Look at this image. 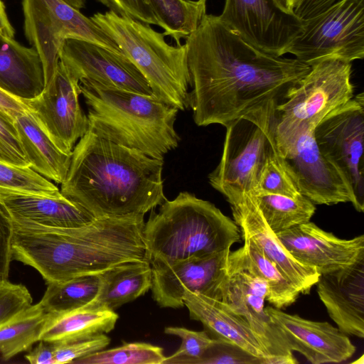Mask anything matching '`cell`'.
Instances as JSON below:
<instances>
[{"instance_id": "44", "label": "cell", "mask_w": 364, "mask_h": 364, "mask_svg": "<svg viewBox=\"0 0 364 364\" xmlns=\"http://www.w3.org/2000/svg\"><path fill=\"white\" fill-rule=\"evenodd\" d=\"M25 358L31 364H55V346L40 341L38 345L25 355Z\"/></svg>"}, {"instance_id": "50", "label": "cell", "mask_w": 364, "mask_h": 364, "mask_svg": "<svg viewBox=\"0 0 364 364\" xmlns=\"http://www.w3.org/2000/svg\"><path fill=\"white\" fill-rule=\"evenodd\" d=\"M203 1H205V2H206V1H207V0H203Z\"/></svg>"}, {"instance_id": "9", "label": "cell", "mask_w": 364, "mask_h": 364, "mask_svg": "<svg viewBox=\"0 0 364 364\" xmlns=\"http://www.w3.org/2000/svg\"><path fill=\"white\" fill-rule=\"evenodd\" d=\"M25 36L42 62L45 85L53 78L66 39L89 41L125 55L91 18L63 0H23Z\"/></svg>"}, {"instance_id": "10", "label": "cell", "mask_w": 364, "mask_h": 364, "mask_svg": "<svg viewBox=\"0 0 364 364\" xmlns=\"http://www.w3.org/2000/svg\"><path fill=\"white\" fill-rule=\"evenodd\" d=\"M303 21L302 33L286 53L311 67L328 60L351 63L363 58L364 0H338Z\"/></svg>"}, {"instance_id": "45", "label": "cell", "mask_w": 364, "mask_h": 364, "mask_svg": "<svg viewBox=\"0 0 364 364\" xmlns=\"http://www.w3.org/2000/svg\"><path fill=\"white\" fill-rule=\"evenodd\" d=\"M0 109L14 120L22 113L28 111L23 102L0 89Z\"/></svg>"}, {"instance_id": "33", "label": "cell", "mask_w": 364, "mask_h": 364, "mask_svg": "<svg viewBox=\"0 0 364 364\" xmlns=\"http://www.w3.org/2000/svg\"><path fill=\"white\" fill-rule=\"evenodd\" d=\"M162 348L147 343H124L76 360L77 364H163L166 358Z\"/></svg>"}, {"instance_id": "25", "label": "cell", "mask_w": 364, "mask_h": 364, "mask_svg": "<svg viewBox=\"0 0 364 364\" xmlns=\"http://www.w3.org/2000/svg\"><path fill=\"white\" fill-rule=\"evenodd\" d=\"M14 123L30 167L48 180L60 184L63 183L69 171L72 154L61 151L29 111L18 115Z\"/></svg>"}, {"instance_id": "37", "label": "cell", "mask_w": 364, "mask_h": 364, "mask_svg": "<svg viewBox=\"0 0 364 364\" xmlns=\"http://www.w3.org/2000/svg\"><path fill=\"white\" fill-rule=\"evenodd\" d=\"M265 358L257 357L236 343L213 338L196 364H265Z\"/></svg>"}, {"instance_id": "15", "label": "cell", "mask_w": 364, "mask_h": 364, "mask_svg": "<svg viewBox=\"0 0 364 364\" xmlns=\"http://www.w3.org/2000/svg\"><path fill=\"white\" fill-rule=\"evenodd\" d=\"M220 18L245 41L277 56L286 54L304 28L303 19L272 0H225Z\"/></svg>"}, {"instance_id": "30", "label": "cell", "mask_w": 364, "mask_h": 364, "mask_svg": "<svg viewBox=\"0 0 364 364\" xmlns=\"http://www.w3.org/2000/svg\"><path fill=\"white\" fill-rule=\"evenodd\" d=\"M164 30V35L173 38L177 46L198 26L206 14V2L203 0H146Z\"/></svg>"}, {"instance_id": "14", "label": "cell", "mask_w": 364, "mask_h": 364, "mask_svg": "<svg viewBox=\"0 0 364 364\" xmlns=\"http://www.w3.org/2000/svg\"><path fill=\"white\" fill-rule=\"evenodd\" d=\"M230 249L173 262L151 261L154 300L164 308L184 306L186 291L221 301Z\"/></svg>"}, {"instance_id": "46", "label": "cell", "mask_w": 364, "mask_h": 364, "mask_svg": "<svg viewBox=\"0 0 364 364\" xmlns=\"http://www.w3.org/2000/svg\"><path fill=\"white\" fill-rule=\"evenodd\" d=\"M14 29L10 23L4 3L0 0V34L6 37L14 38Z\"/></svg>"}, {"instance_id": "5", "label": "cell", "mask_w": 364, "mask_h": 364, "mask_svg": "<svg viewBox=\"0 0 364 364\" xmlns=\"http://www.w3.org/2000/svg\"><path fill=\"white\" fill-rule=\"evenodd\" d=\"M149 262H173L230 249L239 227L213 203L187 191L166 200L144 224Z\"/></svg>"}, {"instance_id": "24", "label": "cell", "mask_w": 364, "mask_h": 364, "mask_svg": "<svg viewBox=\"0 0 364 364\" xmlns=\"http://www.w3.org/2000/svg\"><path fill=\"white\" fill-rule=\"evenodd\" d=\"M44 87L43 68L36 50L0 34V89L25 100L38 95Z\"/></svg>"}, {"instance_id": "16", "label": "cell", "mask_w": 364, "mask_h": 364, "mask_svg": "<svg viewBox=\"0 0 364 364\" xmlns=\"http://www.w3.org/2000/svg\"><path fill=\"white\" fill-rule=\"evenodd\" d=\"M59 60L79 82L88 80L141 94H153L146 78L126 55L95 43L66 39L60 48Z\"/></svg>"}, {"instance_id": "38", "label": "cell", "mask_w": 364, "mask_h": 364, "mask_svg": "<svg viewBox=\"0 0 364 364\" xmlns=\"http://www.w3.org/2000/svg\"><path fill=\"white\" fill-rule=\"evenodd\" d=\"M28 289L23 284L7 279L0 281V325L32 304Z\"/></svg>"}, {"instance_id": "42", "label": "cell", "mask_w": 364, "mask_h": 364, "mask_svg": "<svg viewBox=\"0 0 364 364\" xmlns=\"http://www.w3.org/2000/svg\"><path fill=\"white\" fill-rule=\"evenodd\" d=\"M13 224L11 219L0 208V281L7 279L12 259Z\"/></svg>"}, {"instance_id": "29", "label": "cell", "mask_w": 364, "mask_h": 364, "mask_svg": "<svg viewBox=\"0 0 364 364\" xmlns=\"http://www.w3.org/2000/svg\"><path fill=\"white\" fill-rule=\"evenodd\" d=\"M268 226L276 233L309 222L316 206L303 195L294 198L249 193Z\"/></svg>"}, {"instance_id": "47", "label": "cell", "mask_w": 364, "mask_h": 364, "mask_svg": "<svg viewBox=\"0 0 364 364\" xmlns=\"http://www.w3.org/2000/svg\"><path fill=\"white\" fill-rule=\"evenodd\" d=\"M274 4L282 11L292 13L296 0H272Z\"/></svg>"}, {"instance_id": "26", "label": "cell", "mask_w": 364, "mask_h": 364, "mask_svg": "<svg viewBox=\"0 0 364 364\" xmlns=\"http://www.w3.org/2000/svg\"><path fill=\"white\" fill-rule=\"evenodd\" d=\"M118 318L114 311L87 306L49 314L40 341L55 345L85 341L112 331Z\"/></svg>"}, {"instance_id": "1", "label": "cell", "mask_w": 364, "mask_h": 364, "mask_svg": "<svg viewBox=\"0 0 364 364\" xmlns=\"http://www.w3.org/2000/svg\"><path fill=\"white\" fill-rule=\"evenodd\" d=\"M185 44L189 106L198 126L226 127L269 103H281L311 70L296 58L259 50L219 16L205 14Z\"/></svg>"}, {"instance_id": "13", "label": "cell", "mask_w": 364, "mask_h": 364, "mask_svg": "<svg viewBox=\"0 0 364 364\" xmlns=\"http://www.w3.org/2000/svg\"><path fill=\"white\" fill-rule=\"evenodd\" d=\"M79 80L59 60L51 80L31 100H22L38 124L63 152L72 154L76 142L89 130L82 109Z\"/></svg>"}, {"instance_id": "22", "label": "cell", "mask_w": 364, "mask_h": 364, "mask_svg": "<svg viewBox=\"0 0 364 364\" xmlns=\"http://www.w3.org/2000/svg\"><path fill=\"white\" fill-rule=\"evenodd\" d=\"M0 205L11 220L48 226L75 227L95 219L62 193L53 196L0 188Z\"/></svg>"}, {"instance_id": "18", "label": "cell", "mask_w": 364, "mask_h": 364, "mask_svg": "<svg viewBox=\"0 0 364 364\" xmlns=\"http://www.w3.org/2000/svg\"><path fill=\"white\" fill-rule=\"evenodd\" d=\"M276 235L294 259L320 274L364 259V235L342 239L310 221Z\"/></svg>"}, {"instance_id": "11", "label": "cell", "mask_w": 364, "mask_h": 364, "mask_svg": "<svg viewBox=\"0 0 364 364\" xmlns=\"http://www.w3.org/2000/svg\"><path fill=\"white\" fill-rule=\"evenodd\" d=\"M314 136L320 152L348 183L353 196V207L363 212V93L327 114L314 129Z\"/></svg>"}, {"instance_id": "31", "label": "cell", "mask_w": 364, "mask_h": 364, "mask_svg": "<svg viewBox=\"0 0 364 364\" xmlns=\"http://www.w3.org/2000/svg\"><path fill=\"white\" fill-rule=\"evenodd\" d=\"M101 284L99 274L75 277L47 284L39 301L48 314H60L90 304L97 296Z\"/></svg>"}, {"instance_id": "7", "label": "cell", "mask_w": 364, "mask_h": 364, "mask_svg": "<svg viewBox=\"0 0 364 364\" xmlns=\"http://www.w3.org/2000/svg\"><path fill=\"white\" fill-rule=\"evenodd\" d=\"M278 104L269 103L225 127L222 156L208 181L229 203L252 191L267 161L279 154L275 139Z\"/></svg>"}, {"instance_id": "49", "label": "cell", "mask_w": 364, "mask_h": 364, "mask_svg": "<svg viewBox=\"0 0 364 364\" xmlns=\"http://www.w3.org/2000/svg\"><path fill=\"white\" fill-rule=\"evenodd\" d=\"M0 160L7 162V163H9V164H11L10 162L9 159H8V157L4 154H3L1 151H0Z\"/></svg>"}, {"instance_id": "3", "label": "cell", "mask_w": 364, "mask_h": 364, "mask_svg": "<svg viewBox=\"0 0 364 364\" xmlns=\"http://www.w3.org/2000/svg\"><path fill=\"white\" fill-rule=\"evenodd\" d=\"M164 159L88 130L75 144L60 192L95 218L144 215L166 200Z\"/></svg>"}, {"instance_id": "4", "label": "cell", "mask_w": 364, "mask_h": 364, "mask_svg": "<svg viewBox=\"0 0 364 364\" xmlns=\"http://www.w3.org/2000/svg\"><path fill=\"white\" fill-rule=\"evenodd\" d=\"M88 109L89 130L117 144L164 159L178 145V112L154 94L80 81Z\"/></svg>"}, {"instance_id": "39", "label": "cell", "mask_w": 364, "mask_h": 364, "mask_svg": "<svg viewBox=\"0 0 364 364\" xmlns=\"http://www.w3.org/2000/svg\"><path fill=\"white\" fill-rule=\"evenodd\" d=\"M110 338L105 333L91 338L55 346V364L73 363L76 360L105 349Z\"/></svg>"}, {"instance_id": "40", "label": "cell", "mask_w": 364, "mask_h": 364, "mask_svg": "<svg viewBox=\"0 0 364 364\" xmlns=\"http://www.w3.org/2000/svg\"><path fill=\"white\" fill-rule=\"evenodd\" d=\"M0 151L12 164L30 167L23 151L14 119L0 109Z\"/></svg>"}, {"instance_id": "32", "label": "cell", "mask_w": 364, "mask_h": 364, "mask_svg": "<svg viewBox=\"0 0 364 364\" xmlns=\"http://www.w3.org/2000/svg\"><path fill=\"white\" fill-rule=\"evenodd\" d=\"M241 237L250 262L267 284L266 300L279 309L294 304L300 294L298 289L247 236L241 235Z\"/></svg>"}, {"instance_id": "23", "label": "cell", "mask_w": 364, "mask_h": 364, "mask_svg": "<svg viewBox=\"0 0 364 364\" xmlns=\"http://www.w3.org/2000/svg\"><path fill=\"white\" fill-rule=\"evenodd\" d=\"M183 303L191 318L200 321L212 338L233 342L257 357L268 358L247 323L220 301L186 291Z\"/></svg>"}, {"instance_id": "43", "label": "cell", "mask_w": 364, "mask_h": 364, "mask_svg": "<svg viewBox=\"0 0 364 364\" xmlns=\"http://www.w3.org/2000/svg\"><path fill=\"white\" fill-rule=\"evenodd\" d=\"M338 0H296L292 13L300 19L313 17Z\"/></svg>"}, {"instance_id": "34", "label": "cell", "mask_w": 364, "mask_h": 364, "mask_svg": "<svg viewBox=\"0 0 364 364\" xmlns=\"http://www.w3.org/2000/svg\"><path fill=\"white\" fill-rule=\"evenodd\" d=\"M0 188L46 196L61 194L55 185L31 167L16 166L1 160Z\"/></svg>"}, {"instance_id": "12", "label": "cell", "mask_w": 364, "mask_h": 364, "mask_svg": "<svg viewBox=\"0 0 364 364\" xmlns=\"http://www.w3.org/2000/svg\"><path fill=\"white\" fill-rule=\"evenodd\" d=\"M266 282L256 272L244 246L230 252L221 302L242 318L268 357L293 356L285 340L265 311Z\"/></svg>"}, {"instance_id": "21", "label": "cell", "mask_w": 364, "mask_h": 364, "mask_svg": "<svg viewBox=\"0 0 364 364\" xmlns=\"http://www.w3.org/2000/svg\"><path fill=\"white\" fill-rule=\"evenodd\" d=\"M230 205L241 235L247 236L274 262L300 294H309L320 276L317 270L300 263L288 252L247 194Z\"/></svg>"}, {"instance_id": "28", "label": "cell", "mask_w": 364, "mask_h": 364, "mask_svg": "<svg viewBox=\"0 0 364 364\" xmlns=\"http://www.w3.org/2000/svg\"><path fill=\"white\" fill-rule=\"evenodd\" d=\"M49 314L40 302L0 325V354L9 360L39 341Z\"/></svg>"}, {"instance_id": "8", "label": "cell", "mask_w": 364, "mask_h": 364, "mask_svg": "<svg viewBox=\"0 0 364 364\" xmlns=\"http://www.w3.org/2000/svg\"><path fill=\"white\" fill-rule=\"evenodd\" d=\"M351 63L328 60L311 67L309 73L276 107L275 139L282 155L309 129L354 97Z\"/></svg>"}, {"instance_id": "48", "label": "cell", "mask_w": 364, "mask_h": 364, "mask_svg": "<svg viewBox=\"0 0 364 364\" xmlns=\"http://www.w3.org/2000/svg\"><path fill=\"white\" fill-rule=\"evenodd\" d=\"M75 9L80 10L85 7L87 0H63Z\"/></svg>"}, {"instance_id": "6", "label": "cell", "mask_w": 364, "mask_h": 364, "mask_svg": "<svg viewBox=\"0 0 364 364\" xmlns=\"http://www.w3.org/2000/svg\"><path fill=\"white\" fill-rule=\"evenodd\" d=\"M90 18L141 72L155 96L181 111L189 107L186 44L171 46L149 24L110 10Z\"/></svg>"}, {"instance_id": "20", "label": "cell", "mask_w": 364, "mask_h": 364, "mask_svg": "<svg viewBox=\"0 0 364 364\" xmlns=\"http://www.w3.org/2000/svg\"><path fill=\"white\" fill-rule=\"evenodd\" d=\"M317 293L330 318L347 336L364 338V259L320 274Z\"/></svg>"}, {"instance_id": "19", "label": "cell", "mask_w": 364, "mask_h": 364, "mask_svg": "<svg viewBox=\"0 0 364 364\" xmlns=\"http://www.w3.org/2000/svg\"><path fill=\"white\" fill-rule=\"evenodd\" d=\"M265 311L290 350L312 364L342 363L355 352L348 336L327 321L308 320L272 306Z\"/></svg>"}, {"instance_id": "27", "label": "cell", "mask_w": 364, "mask_h": 364, "mask_svg": "<svg viewBox=\"0 0 364 364\" xmlns=\"http://www.w3.org/2000/svg\"><path fill=\"white\" fill-rule=\"evenodd\" d=\"M99 275V292L87 307L114 311L144 294L152 284V269L149 261L123 263Z\"/></svg>"}, {"instance_id": "35", "label": "cell", "mask_w": 364, "mask_h": 364, "mask_svg": "<svg viewBox=\"0 0 364 364\" xmlns=\"http://www.w3.org/2000/svg\"><path fill=\"white\" fill-rule=\"evenodd\" d=\"M252 193L276 194L294 198L301 195L287 164L280 154L265 164Z\"/></svg>"}, {"instance_id": "41", "label": "cell", "mask_w": 364, "mask_h": 364, "mask_svg": "<svg viewBox=\"0 0 364 364\" xmlns=\"http://www.w3.org/2000/svg\"><path fill=\"white\" fill-rule=\"evenodd\" d=\"M119 15H124L144 23L158 25L159 23L146 0H97Z\"/></svg>"}, {"instance_id": "2", "label": "cell", "mask_w": 364, "mask_h": 364, "mask_svg": "<svg viewBox=\"0 0 364 364\" xmlns=\"http://www.w3.org/2000/svg\"><path fill=\"white\" fill-rule=\"evenodd\" d=\"M144 216L95 218L75 227L11 220L12 259L36 269L46 284L100 274L126 262H149Z\"/></svg>"}, {"instance_id": "36", "label": "cell", "mask_w": 364, "mask_h": 364, "mask_svg": "<svg viewBox=\"0 0 364 364\" xmlns=\"http://www.w3.org/2000/svg\"><path fill=\"white\" fill-rule=\"evenodd\" d=\"M164 333L181 338L180 348L163 364H196L211 343L213 338L206 331H196L183 327H166Z\"/></svg>"}, {"instance_id": "17", "label": "cell", "mask_w": 364, "mask_h": 364, "mask_svg": "<svg viewBox=\"0 0 364 364\" xmlns=\"http://www.w3.org/2000/svg\"><path fill=\"white\" fill-rule=\"evenodd\" d=\"M282 156L299 192L314 204H353V196L346 180L320 152L314 129L300 135Z\"/></svg>"}]
</instances>
